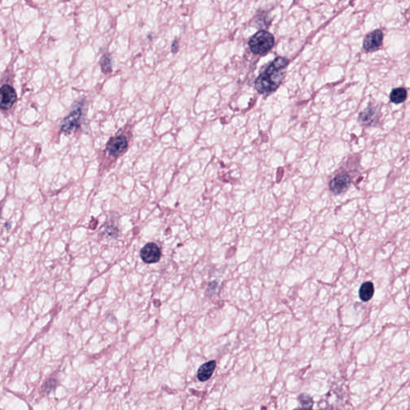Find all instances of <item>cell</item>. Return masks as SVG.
Instances as JSON below:
<instances>
[{"label": "cell", "instance_id": "1", "mask_svg": "<svg viewBox=\"0 0 410 410\" xmlns=\"http://www.w3.org/2000/svg\"><path fill=\"white\" fill-rule=\"evenodd\" d=\"M289 63L286 57L276 58L255 81L257 92L264 96L275 92L283 81Z\"/></svg>", "mask_w": 410, "mask_h": 410}, {"label": "cell", "instance_id": "2", "mask_svg": "<svg viewBox=\"0 0 410 410\" xmlns=\"http://www.w3.org/2000/svg\"><path fill=\"white\" fill-rule=\"evenodd\" d=\"M274 44L275 39L274 35L264 30L259 31L250 38L249 41V47L252 52L259 56H262L271 51Z\"/></svg>", "mask_w": 410, "mask_h": 410}, {"label": "cell", "instance_id": "3", "mask_svg": "<svg viewBox=\"0 0 410 410\" xmlns=\"http://www.w3.org/2000/svg\"><path fill=\"white\" fill-rule=\"evenodd\" d=\"M83 116L82 103H75L71 113L64 119L61 124V130L66 134H71L80 125Z\"/></svg>", "mask_w": 410, "mask_h": 410}, {"label": "cell", "instance_id": "4", "mask_svg": "<svg viewBox=\"0 0 410 410\" xmlns=\"http://www.w3.org/2000/svg\"><path fill=\"white\" fill-rule=\"evenodd\" d=\"M384 39V34L382 31H373L365 36L363 41V48L368 52L376 51L381 47Z\"/></svg>", "mask_w": 410, "mask_h": 410}, {"label": "cell", "instance_id": "5", "mask_svg": "<svg viewBox=\"0 0 410 410\" xmlns=\"http://www.w3.org/2000/svg\"><path fill=\"white\" fill-rule=\"evenodd\" d=\"M17 99L15 89L11 85H5L0 88V108L8 110Z\"/></svg>", "mask_w": 410, "mask_h": 410}, {"label": "cell", "instance_id": "6", "mask_svg": "<svg viewBox=\"0 0 410 410\" xmlns=\"http://www.w3.org/2000/svg\"><path fill=\"white\" fill-rule=\"evenodd\" d=\"M127 141L124 135L113 137L107 145V150L115 157L121 156L126 152L127 148Z\"/></svg>", "mask_w": 410, "mask_h": 410}, {"label": "cell", "instance_id": "7", "mask_svg": "<svg viewBox=\"0 0 410 410\" xmlns=\"http://www.w3.org/2000/svg\"><path fill=\"white\" fill-rule=\"evenodd\" d=\"M351 184L350 176L346 173H341L334 177L330 183V189L336 195L345 193Z\"/></svg>", "mask_w": 410, "mask_h": 410}, {"label": "cell", "instance_id": "8", "mask_svg": "<svg viewBox=\"0 0 410 410\" xmlns=\"http://www.w3.org/2000/svg\"><path fill=\"white\" fill-rule=\"evenodd\" d=\"M141 257L147 264H153L159 261L161 251L156 243H148L141 249Z\"/></svg>", "mask_w": 410, "mask_h": 410}, {"label": "cell", "instance_id": "9", "mask_svg": "<svg viewBox=\"0 0 410 410\" xmlns=\"http://www.w3.org/2000/svg\"><path fill=\"white\" fill-rule=\"evenodd\" d=\"M215 367H216L215 361H210V362L204 363V365H201L197 372V378L201 381H206L208 379L211 378Z\"/></svg>", "mask_w": 410, "mask_h": 410}, {"label": "cell", "instance_id": "10", "mask_svg": "<svg viewBox=\"0 0 410 410\" xmlns=\"http://www.w3.org/2000/svg\"><path fill=\"white\" fill-rule=\"evenodd\" d=\"M377 119V113L373 107H369L360 113L358 121L364 126L372 125Z\"/></svg>", "mask_w": 410, "mask_h": 410}, {"label": "cell", "instance_id": "11", "mask_svg": "<svg viewBox=\"0 0 410 410\" xmlns=\"http://www.w3.org/2000/svg\"><path fill=\"white\" fill-rule=\"evenodd\" d=\"M374 294V286L370 281H367L362 284L359 291L360 298L363 302H369L372 299Z\"/></svg>", "mask_w": 410, "mask_h": 410}, {"label": "cell", "instance_id": "12", "mask_svg": "<svg viewBox=\"0 0 410 410\" xmlns=\"http://www.w3.org/2000/svg\"><path fill=\"white\" fill-rule=\"evenodd\" d=\"M407 98V91L404 88H394L390 93V99L392 103L399 104L404 103Z\"/></svg>", "mask_w": 410, "mask_h": 410}, {"label": "cell", "instance_id": "13", "mask_svg": "<svg viewBox=\"0 0 410 410\" xmlns=\"http://www.w3.org/2000/svg\"><path fill=\"white\" fill-rule=\"evenodd\" d=\"M299 401L302 405V408L304 410H312L313 406V400L310 396L308 395L306 393H302L298 397Z\"/></svg>", "mask_w": 410, "mask_h": 410}, {"label": "cell", "instance_id": "14", "mask_svg": "<svg viewBox=\"0 0 410 410\" xmlns=\"http://www.w3.org/2000/svg\"><path fill=\"white\" fill-rule=\"evenodd\" d=\"M100 65H101L102 70H103L104 73H108L112 70V62H111V59L107 57V54H104L100 60Z\"/></svg>", "mask_w": 410, "mask_h": 410}, {"label": "cell", "instance_id": "15", "mask_svg": "<svg viewBox=\"0 0 410 410\" xmlns=\"http://www.w3.org/2000/svg\"><path fill=\"white\" fill-rule=\"evenodd\" d=\"M54 386H56V380H49L44 384L43 389L44 390V391L47 392V393H50V392L53 390V388H54Z\"/></svg>", "mask_w": 410, "mask_h": 410}, {"label": "cell", "instance_id": "16", "mask_svg": "<svg viewBox=\"0 0 410 410\" xmlns=\"http://www.w3.org/2000/svg\"><path fill=\"white\" fill-rule=\"evenodd\" d=\"M176 49H178V42L176 40V41L173 43V46H172V51H173V53L177 52Z\"/></svg>", "mask_w": 410, "mask_h": 410}, {"label": "cell", "instance_id": "17", "mask_svg": "<svg viewBox=\"0 0 410 410\" xmlns=\"http://www.w3.org/2000/svg\"><path fill=\"white\" fill-rule=\"evenodd\" d=\"M319 410H331V408H322V409H319Z\"/></svg>", "mask_w": 410, "mask_h": 410}, {"label": "cell", "instance_id": "18", "mask_svg": "<svg viewBox=\"0 0 410 410\" xmlns=\"http://www.w3.org/2000/svg\"><path fill=\"white\" fill-rule=\"evenodd\" d=\"M294 410H304V409L303 408H296V409Z\"/></svg>", "mask_w": 410, "mask_h": 410}]
</instances>
